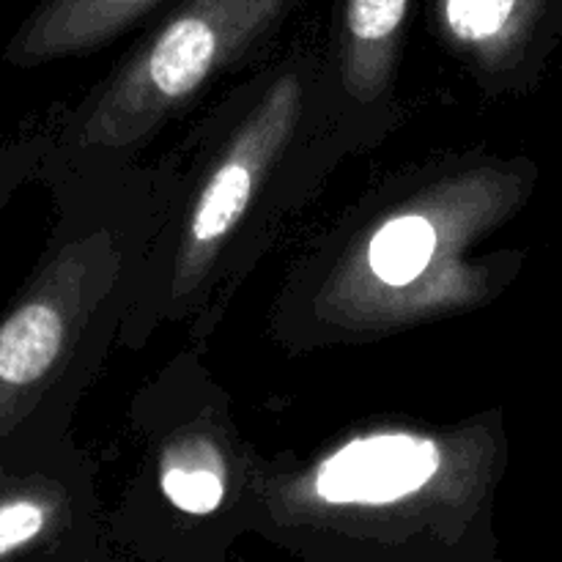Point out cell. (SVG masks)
<instances>
[{
  "label": "cell",
  "mask_w": 562,
  "mask_h": 562,
  "mask_svg": "<svg viewBox=\"0 0 562 562\" xmlns=\"http://www.w3.org/2000/svg\"><path fill=\"white\" fill-rule=\"evenodd\" d=\"M119 280L102 231H66L0 318V450L44 439L53 401Z\"/></svg>",
  "instance_id": "cell-1"
},
{
  "label": "cell",
  "mask_w": 562,
  "mask_h": 562,
  "mask_svg": "<svg viewBox=\"0 0 562 562\" xmlns=\"http://www.w3.org/2000/svg\"><path fill=\"white\" fill-rule=\"evenodd\" d=\"M294 0H181L140 53L77 113L66 146H137L203 82L269 31Z\"/></svg>",
  "instance_id": "cell-2"
},
{
  "label": "cell",
  "mask_w": 562,
  "mask_h": 562,
  "mask_svg": "<svg viewBox=\"0 0 562 562\" xmlns=\"http://www.w3.org/2000/svg\"><path fill=\"white\" fill-rule=\"evenodd\" d=\"M305 108V86L296 75H280L258 99L209 173L187 217L176 258V294H187L220 256L245 214L250 212L263 179L289 146Z\"/></svg>",
  "instance_id": "cell-3"
},
{
  "label": "cell",
  "mask_w": 562,
  "mask_h": 562,
  "mask_svg": "<svg viewBox=\"0 0 562 562\" xmlns=\"http://www.w3.org/2000/svg\"><path fill=\"white\" fill-rule=\"evenodd\" d=\"M442 439L415 431L362 434L318 461L307 475L313 505L333 510H390L437 494L448 475Z\"/></svg>",
  "instance_id": "cell-4"
},
{
  "label": "cell",
  "mask_w": 562,
  "mask_h": 562,
  "mask_svg": "<svg viewBox=\"0 0 562 562\" xmlns=\"http://www.w3.org/2000/svg\"><path fill=\"white\" fill-rule=\"evenodd\" d=\"M44 453V439L0 450V560L53 554L75 525L69 477Z\"/></svg>",
  "instance_id": "cell-5"
},
{
  "label": "cell",
  "mask_w": 562,
  "mask_h": 562,
  "mask_svg": "<svg viewBox=\"0 0 562 562\" xmlns=\"http://www.w3.org/2000/svg\"><path fill=\"white\" fill-rule=\"evenodd\" d=\"M165 0H44L5 47L11 66H38L71 58L113 42Z\"/></svg>",
  "instance_id": "cell-6"
},
{
  "label": "cell",
  "mask_w": 562,
  "mask_h": 562,
  "mask_svg": "<svg viewBox=\"0 0 562 562\" xmlns=\"http://www.w3.org/2000/svg\"><path fill=\"white\" fill-rule=\"evenodd\" d=\"M445 225L431 212H401L387 217L362 247V269L384 291H406L437 263Z\"/></svg>",
  "instance_id": "cell-7"
},
{
  "label": "cell",
  "mask_w": 562,
  "mask_h": 562,
  "mask_svg": "<svg viewBox=\"0 0 562 562\" xmlns=\"http://www.w3.org/2000/svg\"><path fill=\"white\" fill-rule=\"evenodd\" d=\"M409 5L412 0H344L346 82L360 97H373L387 80Z\"/></svg>",
  "instance_id": "cell-8"
},
{
  "label": "cell",
  "mask_w": 562,
  "mask_h": 562,
  "mask_svg": "<svg viewBox=\"0 0 562 562\" xmlns=\"http://www.w3.org/2000/svg\"><path fill=\"white\" fill-rule=\"evenodd\" d=\"M159 486L170 505L190 516H209L223 505L225 472L206 442L187 439L165 453Z\"/></svg>",
  "instance_id": "cell-9"
},
{
  "label": "cell",
  "mask_w": 562,
  "mask_h": 562,
  "mask_svg": "<svg viewBox=\"0 0 562 562\" xmlns=\"http://www.w3.org/2000/svg\"><path fill=\"white\" fill-rule=\"evenodd\" d=\"M448 31L472 47H503L541 16L547 0H439Z\"/></svg>",
  "instance_id": "cell-10"
},
{
  "label": "cell",
  "mask_w": 562,
  "mask_h": 562,
  "mask_svg": "<svg viewBox=\"0 0 562 562\" xmlns=\"http://www.w3.org/2000/svg\"><path fill=\"white\" fill-rule=\"evenodd\" d=\"M44 154H47V140L42 137L0 143V209L9 203V198L31 176V170L44 162Z\"/></svg>",
  "instance_id": "cell-11"
}]
</instances>
